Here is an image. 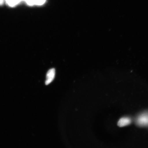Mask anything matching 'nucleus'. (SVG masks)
<instances>
[{
  "label": "nucleus",
  "mask_w": 148,
  "mask_h": 148,
  "mask_svg": "<svg viewBox=\"0 0 148 148\" xmlns=\"http://www.w3.org/2000/svg\"><path fill=\"white\" fill-rule=\"evenodd\" d=\"M135 122L139 127H148V112L140 114L136 118Z\"/></svg>",
  "instance_id": "f257e3e1"
},
{
  "label": "nucleus",
  "mask_w": 148,
  "mask_h": 148,
  "mask_svg": "<svg viewBox=\"0 0 148 148\" xmlns=\"http://www.w3.org/2000/svg\"><path fill=\"white\" fill-rule=\"evenodd\" d=\"M46 0H23L27 5H41L46 2Z\"/></svg>",
  "instance_id": "20e7f679"
},
{
  "label": "nucleus",
  "mask_w": 148,
  "mask_h": 148,
  "mask_svg": "<svg viewBox=\"0 0 148 148\" xmlns=\"http://www.w3.org/2000/svg\"><path fill=\"white\" fill-rule=\"evenodd\" d=\"M5 3V0H0V5H3Z\"/></svg>",
  "instance_id": "423d86ee"
},
{
  "label": "nucleus",
  "mask_w": 148,
  "mask_h": 148,
  "mask_svg": "<svg viewBox=\"0 0 148 148\" xmlns=\"http://www.w3.org/2000/svg\"><path fill=\"white\" fill-rule=\"evenodd\" d=\"M131 118L128 117H124L120 119L118 122V125L120 127H123L130 125L132 123Z\"/></svg>",
  "instance_id": "7ed1b4c3"
},
{
  "label": "nucleus",
  "mask_w": 148,
  "mask_h": 148,
  "mask_svg": "<svg viewBox=\"0 0 148 148\" xmlns=\"http://www.w3.org/2000/svg\"><path fill=\"white\" fill-rule=\"evenodd\" d=\"M55 70L53 68L50 69L48 71L46 75V79L45 81V84L46 85L49 84L52 82L55 78Z\"/></svg>",
  "instance_id": "f03ea898"
},
{
  "label": "nucleus",
  "mask_w": 148,
  "mask_h": 148,
  "mask_svg": "<svg viewBox=\"0 0 148 148\" xmlns=\"http://www.w3.org/2000/svg\"><path fill=\"white\" fill-rule=\"evenodd\" d=\"M23 1V0H5V2L10 7H14Z\"/></svg>",
  "instance_id": "39448f33"
}]
</instances>
